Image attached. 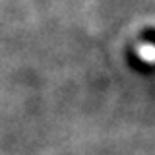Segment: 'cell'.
Masks as SVG:
<instances>
[{"label": "cell", "mask_w": 155, "mask_h": 155, "mask_svg": "<svg viewBox=\"0 0 155 155\" xmlns=\"http://www.w3.org/2000/svg\"><path fill=\"white\" fill-rule=\"evenodd\" d=\"M136 54H138L145 64H155V45L153 43H140L136 47Z\"/></svg>", "instance_id": "6da1fadb"}]
</instances>
